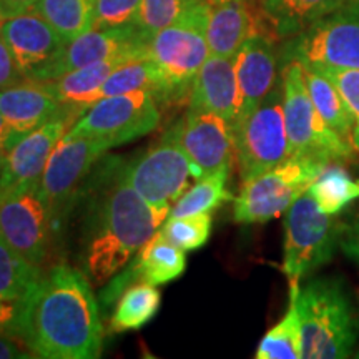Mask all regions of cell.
Returning <instances> with one entry per match:
<instances>
[{
  "mask_svg": "<svg viewBox=\"0 0 359 359\" xmlns=\"http://www.w3.org/2000/svg\"><path fill=\"white\" fill-rule=\"evenodd\" d=\"M15 334L35 358L97 359L103 326L92 283L82 269L57 264L20 303Z\"/></svg>",
  "mask_w": 359,
  "mask_h": 359,
  "instance_id": "obj_1",
  "label": "cell"
},
{
  "mask_svg": "<svg viewBox=\"0 0 359 359\" xmlns=\"http://www.w3.org/2000/svg\"><path fill=\"white\" fill-rule=\"evenodd\" d=\"M170 210L151 206L125 178V165L97 196L80 241V269L90 283L103 285L158 231Z\"/></svg>",
  "mask_w": 359,
  "mask_h": 359,
  "instance_id": "obj_2",
  "label": "cell"
},
{
  "mask_svg": "<svg viewBox=\"0 0 359 359\" xmlns=\"http://www.w3.org/2000/svg\"><path fill=\"white\" fill-rule=\"evenodd\" d=\"M290 299L302 321L304 359H343L353 353L359 318L341 281L320 278Z\"/></svg>",
  "mask_w": 359,
  "mask_h": 359,
  "instance_id": "obj_3",
  "label": "cell"
},
{
  "mask_svg": "<svg viewBox=\"0 0 359 359\" xmlns=\"http://www.w3.org/2000/svg\"><path fill=\"white\" fill-rule=\"evenodd\" d=\"M206 24L208 0H196L177 22L148 40V58L167 83L165 102L190 97L193 80L210 57Z\"/></svg>",
  "mask_w": 359,
  "mask_h": 359,
  "instance_id": "obj_4",
  "label": "cell"
},
{
  "mask_svg": "<svg viewBox=\"0 0 359 359\" xmlns=\"http://www.w3.org/2000/svg\"><path fill=\"white\" fill-rule=\"evenodd\" d=\"M341 230L343 226L333 215L321 212L309 191L286 210L281 268L288 278L290 296L299 293V283L304 276L333 258L336 246H339Z\"/></svg>",
  "mask_w": 359,
  "mask_h": 359,
  "instance_id": "obj_5",
  "label": "cell"
},
{
  "mask_svg": "<svg viewBox=\"0 0 359 359\" xmlns=\"http://www.w3.org/2000/svg\"><path fill=\"white\" fill-rule=\"evenodd\" d=\"M327 165L330 161L318 156L291 155L278 167L243 182L233 206L235 222L266 223L280 217L309 190Z\"/></svg>",
  "mask_w": 359,
  "mask_h": 359,
  "instance_id": "obj_6",
  "label": "cell"
},
{
  "mask_svg": "<svg viewBox=\"0 0 359 359\" xmlns=\"http://www.w3.org/2000/svg\"><path fill=\"white\" fill-rule=\"evenodd\" d=\"M283 115L291 155H308L331 161L351 160L356 148L326 125L309 95L304 69L299 62H286L281 75Z\"/></svg>",
  "mask_w": 359,
  "mask_h": 359,
  "instance_id": "obj_7",
  "label": "cell"
},
{
  "mask_svg": "<svg viewBox=\"0 0 359 359\" xmlns=\"http://www.w3.org/2000/svg\"><path fill=\"white\" fill-rule=\"evenodd\" d=\"M235 155L243 182L278 167L291 156L285 115L283 87L276 85L259 105L233 125Z\"/></svg>",
  "mask_w": 359,
  "mask_h": 359,
  "instance_id": "obj_8",
  "label": "cell"
},
{
  "mask_svg": "<svg viewBox=\"0 0 359 359\" xmlns=\"http://www.w3.org/2000/svg\"><path fill=\"white\" fill-rule=\"evenodd\" d=\"M183 118L172 125L154 147L125 165V178L143 200L161 210L172 208L193 177L182 145Z\"/></svg>",
  "mask_w": 359,
  "mask_h": 359,
  "instance_id": "obj_9",
  "label": "cell"
},
{
  "mask_svg": "<svg viewBox=\"0 0 359 359\" xmlns=\"http://www.w3.org/2000/svg\"><path fill=\"white\" fill-rule=\"evenodd\" d=\"M158 102L150 90L103 97L85 110L67 137H92L110 148L151 133L160 125Z\"/></svg>",
  "mask_w": 359,
  "mask_h": 359,
  "instance_id": "obj_10",
  "label": "cell"
},
{
  "mask_svg": "<svg viewBox=\"0 0 359 359\" xmlns=\"http://www.w3.org/2000/svg\"><path fill=\"white\" fill-rule=\"evenodd\" d=\"M283 60L299 62L303 67L359 69V4L349 0L291 37Z\"/></svg>",
  "mask_w": 359,
  "mask_h": 359,
  "instance_id": "obj_11",
  "label": "cell"
},
{
  "mask_svg": "<svg viewBox=\"0 0 359 359\" xmlns=\"http://www.w3.org/2000/svg\"><path fill=\"white\" fill-rule=\"evenodd\" d=\"M58 217L40 196L39 185L17 188L0 196V235L22 258L42 268Z\"/></svg>",
  "mask_w": 359,
  "mask_h": 359,
  "instance_id": "obj_12",
  "label": "cell"
},
{
  "mask_svg": "<svg viewBox=\"0 0 359 359\" xmlns=\"http://www.w3.org/2000/svg\"><path fill=\"white\" fill-rule=\"evenodd\" d=\"M85 114L82 109L65 107L60 114L22 137L7 151L0 173V196L17 188L39 185L53 148L65 137L72 125Z\"/></svg>",
  "mask_w": 359,
  "mask_h": 359,
  "instance_id": "obj_13",
  "label": "cell"
},
{
  "mask_svg": "<svg viewBox=\"0 0 359 359\" xmlns=\"http://www.w3.org/2000/svg\"><path fill=\"white\" fill-rule=\"evenodd\" d=\"M109 150L110 145L98 138L65 135L45 165L39 183L40 196L60 215V210L75 195L93 165Z\"/></svg>",
  "mask_w": 359,
  "mask_h": 359,
  "instance_id": "obj_14",
  "label": "cell"
},
{
  "mask_svg": "<svg viewBox=\"0 0 359 359\" xmlns=\"http://www.w3.org/2000/svg\"><path fill=\"white\" fill-rule=\"evenodd\" d=\"M148 40L135 25L116 29H92L70 40L58 57L45 69L40 82L62 77L72 70L115 57L148 58Z\"/></svg>",
  "mask_w": 359,
  "mask_h": 359,
  "instance_id": "obj_15",
  "label": "cell"
},
{
  "mask_svg": "<svg viewBox=\"0 0 359 359\" xmlns=\"http://www.w3.org/2000/svg\"><path fill=\"white\" fill-rule=\"evenodd\" d=\"M0 34L13 53L25 80L40 77L65 47V40L34 8L8 15L0 22Z\"/></svg>",
  "mask_w": 359,
  "mask_h": 359,
  "instance_id": "obj_16",
  "label": "cell"
},
{
  "mask_svg": "<svg viewBox=\"0 0 359 359\" xmlns=\"http://www.w3.org/2000/svg\"><path fill=\"white\" fill-rule=\"evenodd\" d=\"M182 145L190 158L195 180L230 168L235 154L233 125L213 111L188 107L182 127Z\"/></svg>",
  "mask_w": 359,
  "mask_h": 359,
  "instance_id": "obj_17",
  "label": "cell"
},
{
  "mask_svg": "<svg viewBox=\"0 0 359 359\" xmlns=\"http://www.w3.org/2000/svg\"><path fill=\"white\" fill-rule=\"evenodd\" d=\"M233 60L240 88V114L235 120L238 122L257 109L276 87L278 60L271 40L258 32L245 40Z\"/></svg>",
  "mask_w": 359,
  "mask_h": 359,
  "instance_id": "obj_18",
  "label": "cell"
},
{
  "mask_svg": "<svg viewBox=\"0 0 359 359\" xmlns=\"http://www.w3.org/2000/svg\"><path fill=\"white\" fill-rule=\"evenodd\" d=\"M188 107L213 111L235 123L240 114V88L233 58L210 53L193 80Z\"/></svg>",
  "mask_w": 359,
  "mask_h": 359,
  "instance_id": "obj_19",
  "label": "cell"
},
{
  "mask_svg": "<svg viewBox=\"0 0 359 359\" xmlns=\"http://www.w3.org/2000/svg\"><path fill=\"white\" fill-rule=\"evenodd\" d=\"M65 107L45 82L24 80L13 87L0 90V114L22 135L48 122Z\"/></svg>",
  "mask_w": 359,
  "mask_h": 359,
  "instance_id": "obj_20",
  "label": "cell"
},
{
  "mask_svg": "<svg viewBox=\"0 0 359 359\" xmlns=\"http://www.w3.org/2000/svg\"><path fill=\"white\" fill-rule=\"evenodd\" d=\"M255 32L248 0H208L206 39L210 53L235 58L245 40Z\"/></svg>",
  "mask_w": 359,
  "mask_h": 359,
  "instance_id": "obj_21",
  "label": "cell"
},
{
  "mask_svg": "<svg viewBox=\"0 0 359 359\" xmlns=\"http://www.w3.org/2000/svg\"><path fill=\"white\" fill-rule=\"evenodd\" d=\"M135 60V57H115L109 60L97 62L83 69L72 70L62 77L47 80L45 85L58 98L62 105L87 110L98 102V93L114 72L120 65Z\"/></svg>",
  "mask_w": 359,
  "mask_h": 359,
  "instance_id": "obj_22",
  "label": "cell"
},
{
  "mask_svg": "<svg viewBox=\"0 0 359 359\" xmlns=\"http://www.w3.org/2000/svg\"><path fill=\"white\" fill-rule=\"evenodd\" d=\"M348 2L349 0H263L262 11L276 37L290 39Z\"/></svg>",
  "mask_w": 359,
  "mask_h": 359,
  "instance_id": "obj_23",
  "label": "cell"
},
{
  "mask_svg": "<svg viewBox=\"0 0 359 359\" xmlns=\"http://www.w3.org/2000/svg\"><path fill=\"white\" fill-rule=\"evenodd\" d=\"M133 263L143 281L161 286L183 275L187 268V251L178 248L158 230L142 246Z\"/></svg>",
  "mask_w": 359,
  "mask_h": 359,
  "instance_id": "obj_24",
  "label": "cell"
},
{
  "mask_svg": "<svg viewBox=\"0 0 359 359\" xmlns=\"http://www.w3.org/2000/svg\"><path fill=\"white\" fill-rule=\"evenodd\" d=\"M303 69L309 95H311L318 114L323 116L327 127L333 128L343 140L354 147V120L339 90L320 72L306 69V67Z\"/></svg>",
  "mask_w": 359,
  "mask_h": 359,
  "instance_id": "obj_25",
  "label": "cell"
},
{
  "mask_svg": "<svg viewBox=\"0 0 359 359\" xmlns=\"http://www.w3.org/2000/svg\"><path fill=\"white\" fill-rule=\"evenodd\" d=\"M34 11L69 43L93 29L95 0H37Z\"/></svg>",
  "mask_w": 359,
  "mask_h": 359,
  "instance_id": "obj_26",
  "label": "cell"
},
{
  "mask_svg": "<svg viewBox=\"0 0 359 359\" xmlns=\"http://www.w3.org/2000/svg\"><path fill=\"white\" fill-rule=\"evenodd\" d=\"M160 291L150 283H138V285L125 288L120 294L118 303L111 314L110 327L114 333L140 330L150 323L158 313Z\"/></svg>",
  "mask_w": 359,
  "mask_h": 359,
  "instance_id": "obj_27",
  "label": "cell"
},
{
  "mask_svg": "<svg viewBox=\"0 0 359 359\" xmlns=\"http://www.w3.org/2000/svg\"><path fill=\"white\" fill-rule=\"evenodd\" d=\"M135 90H150L156 98H161V100L167 98V83H165L163 75L150 58H135L120 65L103 83L98 93V100L103 97L135 92Z\"/></svg>",
  "mask_w": 359,
  "mask_h": 359,
  "instance_id": "obj_28",
  "label": "cell"
},
{
  "mask_svg": "<svg viewBox=\"0 0 359 359\" xmlns=\"http://www.w3.org/2000/svg\"><path fill=\"white\" fill-rule=\"evenodd\" d=\"M42 275V268L22 258L0 235V299L20 304Z\"/></svg>",
  "mask_w": 359,
  "mask_h": 359,
  "instance_id": "obj_29",
  "label": "cell"
},
{
  "mask_svg": "<svg viewBox=\"0 0 359 359\" xmlns=\"http://www.w3.org/2000/svg\"><path fill=\"white\" fill-rule=\"evenodd\" d=\"M228 173H230V168H224L200 178L195 187L183 191L182 196L175 201V205L170 208L168 218L213 212L224 201L231 200V193L226 190Z\"/></svg>",
  "mask_w": 359,
  "mask_h": 359,
  "instance_id": "obj_30",
  "label": "cell"
},
{
  "mask_svg": "<svg viewBox=\"0 0 359 359\" xmlns=\"http://www.w3.org/2000/svg\"><path fill=\"white\" fill-rule=\"evenodd\" d=\"M308 191L323 213L334 217L359 198V180L353 178L344 168L327 165Z\"/></svg>",
  "mask_w": 359,
  "mask_h": 359,
  "instance_id": "obj_31",
  "label": "cell"
},
{
  "mask_svg": "<svg viewBox=\"0 0 359 359\" xmlns=\"http://www.w3.org/2000/svg\"><path fill=\"white\" fill-rule=\"evenodd\" d=\"M257 359H303L302 321L296 303L290 299V308L280 323H276L259 341Z\"/></svg>",
  "mask_w": 359,
  "mask_h": 359,
  "instance_id": "obj_32",
  "label": "cell"
},
{
  "mask_svg": "<svg viewBox=\"0 0 359 359\" xmlns=\"http://www.w3.org/2000/svg\"><path fill=\"white\" fill-rule=\"evenodd\" d=\"M212 212H205L190 217L167 218L161 224V235L185 251L200 250L208 243L212 235Z\"/></svg>",
  "mask_w": 359,
  "mask_h": 359,
  "instance_id": "obj_33",
  "label": "cell"
},
{
  "mask_svg": "<svg viewBox=\"0 0 359 359\" xmlns=\"http://www.w3.org/2000/svg\"><path fill=\"white\" fill-rule=\"evenodd\" d=\"M196 0H142L135 27L147 40L172 25Z\"/></svg>",
  "mask_w": 359,
  "mask_h": 359,
  "instance_id": "obj_34",
  "label": "cell"
},
{
  "mask_svg": "<svg viewBox=\"0 0 359 359\" xmlns=\"http://www.w3.org/2000/svg\"><path fill=\"white\" fill-rule=\"evenodd\" d=\"M325 75L336 85L346 102L354 120V148L359 151V69H334V67H306Z\"/></svg>",
  "mask_w": 359,
  "mask_h": 359,
  "instance_id": "obj_35",
  "label": "cell"
},
{
  "mask_svg": "<svg viewBox=\"0 0 359 359\" xmlns=\"http://www.w3.org/2000/svg\"><path fill=\"white\" fill-rule=\"evenodd\" d=\"M142 0H95L93 29L135 25Z\"/></svg>",
  "mask_w": 359,
  "mask_h": 359,
  "instance_id": "obj_36",
  "label": "cell"
},
{
  "mask_svg": "<svg viewBox=\"0 0 359 359\" xmlns=\"http://www.w3.org/2000/svg\"><path fill=\"white\" fill-rule=\"evenodd\" d=\"M24 80V75H22L15 58H13L11 47L7 45L4 35L0 34V90L13 87Z\"/></svg>",
  "mask_w": 359,
  "mask_h": 359,
  "instance_id": "obj_37",
  "label": "cell"
},
{
  "mask_svg": "<svg viewBox=\"0 0 359 359\" xmlns=\"http://www.w3.org/2000/svg\"><path fill=\"white\" fill-rule=\"evenodd\" d=\"M35 358L25 341L15 333H0V359Z\"/></svg>",
  "mask_w": 359,
  "mask_h": 359,
  "instance_id": "obj_38",
  "label": "cell"
},
{
  "mask_svg": "<svg viewBox=\"0 0 359 359\" xmlns=\"http://www.w3.org/2000/svg\"><path fill=\"white\" fill-rule=\"evenodd\" d=\"M341 250L346 253L349 259L359 264V215L353 219L351 223L343 226L339 238Z\"/></svg>",
  "mask_w": 359,
  "mask_h": 359,
  "instance_id": "obj_39",
  "label": "cell"
},
{
  "mask_svg": "<svg viewBox=\"0 0 359 359\" xmlns=\"http://www.w3.org/2000/svg\"><path fill=\"white\" fill-rule=\"evenodd\" d=\"M20 304L0 299V333H15Z\"/></svg>",
  "mask_w": 359,
  "mask_h": 359,
  "instance_id": "obj_40",
  "label": "cell"
},
{
  "mask_svg": "<svg viewBox=\"0 0 359 359\" xmlns=\"http://www.w3.org/2000/svg\"><path fill=\"white\" fill-rule=\"evenodd\" d=\"M22 137H25V135L17 132V130L13 128L11 123L4 118L2 114H0V145H2L8 151L17 142L20 140Z\"/></svg>",
  "mask_w": 359,
  "mask_h": 359,
  "instance_id": "obj_41",
  "label": "cell"
},
{
  "mask_svg": "<svg viewBox=\"0 0 359 359\" xmlns=\"http://www.w3.org/2000/svg\"><path fill=\"white\" fill-rule=\"evenodd\" d=\"M35 4H37V0H0V7L4 8L7 17L30 11V8H34Z\"/></svg>",
  "mask_w": 359,
  "mask_h": 359,
  "instance_id": "obj_42",
  "label": "cell"
},
{
  "mask_svg": "<svg viewBox=\"0 0 359 359\" xmlns=\"http://www.w3.org/2000/svg\"><path fill=\"white\" fill-rule=\"evenodd\" d=\"M6 156H7V150L2 145H0V173H2L4 161H6Z\"/></svg>",
  "mask_w": 359,
  "mask_h": 359,
  "instance_id": "obj_43",
  "label": "cell"
},
{
  "mask_svg": "<svg viewBox=\"0 0 359 359\" xmlns=\"http://www.w3.org/2000/svg\"><path fill=\"white\" fill-rule=\"evenodd\" d=\"M6 17H7V13L4 12V8H2V7H0V22H2L4 19H6Z\"/></svg>",
  "mask_w": 359,
  "mask_h": 359,
  "instance_id": "obj_44",
  "label": "cell"
},
{
  "mask_svg": "<svg viewBox=\"0 0 359 359\" xmlns=\"http://www.w3.org/2000/svg\"><path fill=\"white\" fill-rule=\"evenodd\" d=\"M353 2H356V4H359V0H353Z\"/></svg>",
  "mask_w": 359,
  "mask_h": 359,
  "instance_id": "obj_45",
  "label": "cell"
}]
</instances>
